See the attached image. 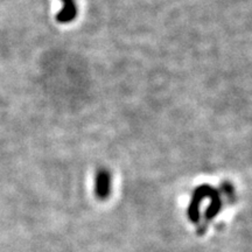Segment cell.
<instances>
[{
	"mask_svg": "<svg viewBox=\"0 0 252 252\" xmlns=\"http://www.w3.org/2000/svg\"><path fill=\"white\" fill-rule=\"evenodd\" d=\"M62 9L56 15V20L61 24H69L76 18L77 5L75 0H61Z\"/></svg>",
	"mask_w": 252,
	"mask_h": 252,
	"instance_id": "6da1fadb",
	"label": "cell"
},
{
	"mask_svg": "<svg viewBox=\"0 0 252 252\" xmlns=\"http://www.w3.org/2000/svg\"><path fill=\"white\" fill-rule=\"evenodd\" d=\"M110 184L111 178L108 171L102 169L96 175V195L99 198H106L110 193Z\"/></svg>",
	"mask_w": 252,
	"mask_h": 252,
	"instance_id": "7a4b0ae2",
	"label": "cell"
}]
</instances>
